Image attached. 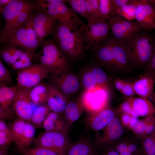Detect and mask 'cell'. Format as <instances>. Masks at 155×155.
<instances>
[{
  "instance_id": "obj_20",
  "label": "cell",
  "mask_w": 155,
  "mask_h": 155,
  "mask_svg": "<svg viewBox=\"0 0 155 155\" xmlns=\"http://www.w3.org/2000/svg\"><path fill=\"white\" fill-rule=\"evenodd\" d=\"M155 83V77L143 73L132 84L136 94L149 99L154 92Z\"/></svg>"
},
{
  "instance_id": "obj_14",
  "label": "cell",
  "mask_w": 155,
  "mask_h": 155,
  "mask_svg": "<svg viewBox=\"0 0 155 155\" xmlns=\"http://www.w3.org/2000/svg\"><path fill=\"white\" fill-rule=\"evenodd\" d=\"M50 84L58 89L67 97L76 92L80 84L77 76L68 72L57 74H51Z\"/></svg>"
},
{
  "instance_id": "obj_26",
  "label": "cell",
  "mask_w": 155,
  "mask_h": 155,
  "mask_svg": "<svg viewBox=\"0 0 155 155\" xmlns=\"http://www.w3.org/2000/svg\"><path fill=\"white\" fill-rule=\"evenodd\" d=\"M49 86V84L40 82L31 89L30 96L33 104H43L46 102Z\"/></svg>"
},
{
  "instance_id": "obj_15",
  "label": "cell",
  "mask_w": 155,
  "mask_h": 155,
  "mask_svg": "<svg viewBox=\"0 0 155 155\" xmlns=\"http://www.w3.org/2000/svg\"><path fill=\"white\" fill-rule=\"evenodd\" d=\"M36 4V2L28 0H11L2 13L5 24L0 36L8 31L13 21L21 13Z\"/></svg>"
},
{
  "instance_id": "obj_59",
  "label": "cell",
  "mask_w": 155,
  "mask_h": 155,
  "mask_svg": "<svg viewBox=\"0 0 155 155\" xmlns=\"http://www.w3.org/2000/svg\"><path fill=\"white\" fill-rule=\"evenodd\" d=\"M151 96H153V97H155V92Z\"/></svg>"
},
{
  "instance_id": "obj_50",
  "label": "cell",
  "mask_w": 155,
  "mask_h": 155,
  "mask_svg": "<svg viewBox=\"0 0 155 155\" xmlns=\"http://www.w3.org/2000/svg\"><path fill=\"white\" fill-rule=\"evenodd\" d=\"M132 116L125 113H121V122L122 125L128 127Z\"/></svg>"
},
{
  "instance_id": "obj_1",
  "label": "cell",
  "mask_w": 155,
  "mask_h": 155,
  "mask_svg": "<svg viewBox=\"0 0 155 155\" xmlns=\"http://www.w3.org/2000/svg\"><path fill=\"white\" fill-rule=\"evenodd\" d=\"M51 34L53 40L69 63L84 56L86 49L82 33L57 21Z\"/></svg>"
},
{
  "instance_id": "obj_19",
  "label": "cell",
  "mask_w": 155,
  "mask_h": 155,
  "mask_svg": "<svg viewBox=\"0 0 155 155\" xmlns=\"http://www.w3.org/2000/svg\"><path fill=\"white\" fill-rule=\"evenodd\" d=\"M123 132L120 121L115 116L105 127L104 132L98 140V143L104 145L109 144L118 139Z\"/></svg>"
},
{
  "instance_id": "obj_16",
  "label": "cell",
  "mask_w": 155,
  "mask_h": 155,
  "mask_svg": "<svg viewBox=\"0 0 155 155\" xmlns=\"http://www.w3.org/2000/svg\"><path fill=\"white\" fill-rule=\"evenodd\" d=\"M108 39L111 48L115 70L121 71L129 70L132 67L125 44L118 41L113 35H109Z\"/></svg>"
},
{
  "instance_id": "obj_28",
  "label": "cell",
  "mask_w": 155,
  "mask_h": 155,
  "mask_svg": "<svg viewBox=\"0 0 155 155\" xmlns=\"http://www.w3.org/2000/svg\"><path fill=\"white\" fill-rule=\"evenodd\" d=\"M51 111L47 104L37 107L32 113L30 122L35 128L42 127L44 121Z\"/></svg>"
},
{
  "instance_id": "obj_3",
  "label": "cell",
  "mask_w": 155,
  "mask_h": 155,
  "mask_svg": "<svg viewBox=\"0 0 155 155\" xmlns=\"http://www.w3.org/2000/svg\"><path fill=\"white\" fill-rule=\"evenodd\" d=\"M31 15L14 30L0 36V44L12 45L34 52L41 46L44 42L38 38L33 28Z\"/></svg>"
},
{
  "instance_id": "obj_7",
  "label": "cell",
  "mask_w": 155,
  "mask_h": 155,
  "mask_svg": "<svg viewBox=\"0 0 155 155\" xmlns=\"http://www.w3.org/2000/svg\"><path fill=\"white\" fill-rule=\"evenodd\" d=\"M109 96L108 87L98 86L90 91L85 90L80 103L83 108L91 113H94L106 107Z\"/></svg>"
},
{
  "instance_id": "obj_43",
  "label": "cell",
  "mask_w": 155,
  "mask_h": 155,
  "mask_svg": "<svg viewBox=\"0 0 155 155\" xmlns=\"http://www.w3.org/2000/svg\"><path fill=\"white\" fill-rule=\"evenodd\" d=\"M145 118L147 122L145 130L146 137L155 131V117L154 116H150L146 117Z\"/></svg>"
},
{
  "instance_id": "obj_40",
  "label": "cell",
  "mask_w": 155,
  "mask_h": 155,
  "mask_svg": "<svg viewBox=\"0 0 155 155\" xmlns=\"http://www.w3.org/2000/svg\"><path fill=\"white\" fill-rule=\"evenodd\" d=\"M12 78L7 69L0 59V83L5 85L10 84Z\"/></svg>"
},
{
  "instance_id": "obj_6",
  "label": "cell",
  "mask_w": 155,
  "mask_h": 155,
  "mask_svg": "<svg viewBox=\"0 0 155 155\" xmlns=\"http://www.w3.org/2000/svg\"><path fill=\"white\" fill-rule=\"evenodd\" d=\"M87 20L88 24L83 33L86 49L92 48L106 39L110 27L109 20L105 18Z\"/></svg>"
},
{
  "instance_id": "obj_54",
  "label": "cell",
  "mask_w": 155,
  "mask_h": 155,
  "mask_svg": "<svg viewBox=\"0 0 155 155\" xmlns=\"http://www.w3.org/2000/svg\"><path fill=\"white\" fill-rule=\"evenodd\" d=\"M9 145L0 146V155H7Z\"/></svg>"
},
{
  "instance_id": "obj_39",
  "label": "cell",
  "mask_w": 155,
  "mask_h": 155,
  "mask_svg": "<svg viewBox=\"0 0 155 155\" xmlns=\"http://www.w3.org/2000/svg\"><path fill=\"white\" fill-rule=\"evenodd\" d=\"M98 8L102 16L107 19L113 13V0H98Z\"/></svg>"
},
{
  "instance_id": "obj_53",
  "label": "cell",
  "mask_w": 155,
  "mask_h": 155,
  "mask_svg": "<svg viewBox=\"0 0 155 155\" xmlns=\"http://www.w3.org/2000/svg\"><path fill=\"white\" fill-rule=\"evenodd\" d=\"M138 120V117L132 116L128 126V128L130 129H132Z\"/></svg>"
},
{
  "instance_id": "obj_2",
  "label": "cell",
  "mask_w": 155,
  "mask_h": 155,
  "mask_svg": "<svg viewBox=\"0 0 155 155\" xmlns=\"http://www.w3.org/2000/svg\"><path fill=\"white\" fill-rule=\"evenodd\" d=\"M132 67L147 66L155 49V40L146 31L134 34L125 44Z\"/></svg>"
},
{
  "instance_id": "obj_30",
  "label": "cell",
  "mask_w": 155,
  "mask_h": 155,
  "mask_svg": "<svg viewBox=\"0 0 155 155\" xmlns=\"http://www.w3.org/2000/svg\"><path fill=\"white\" fill-rule=\"evenodd\" d=\"M83 108L80 103L68 102L64 112L68 123L71 124L77 121L81 115Z\"/></svg>"
},
{
  "instance_id": "obj_49",
  "label": "cell",
  "mask_w": 155,
  "mask_h": 155,
  "mask_svg": "<svg viewBox=\"0 0 155 155\" xmlns=\"http://www.w3.org/2000/svg\"><path fill=\"white\" fill-rule=\"evenodd\" d=\"M113 80L115 88L121 93L124 86L125 81L117 78H114Z\"/></svg>"
},
{
  "instance_id": "obj_24",
  "label": "cell",
  "mask_w": 155,
  "mask_h": 155,
  "mask_svg": "<svg viewBox=\"0 0 155 155\" xmlns=\"http://www.w3.org/2000/svg\"><path fill=\"white\" fill-rule=\"evenodd\" d=\"M68 124L59 114L52 111L44 121L42 127L45 131L66 133Z\"/></svg>"
},
{
  "instance_id": "obj_41",
  "label": "cell",
  "mask_w": 155,
  "mask_h": 155,
  "mask_svg": "<svg viewBox=\"0 0 155 155\" xmlns=\"http://www.w3.org/2000/svg\"><path fill=\"white\" fill-rule=\"evenodd\" d=\"M147 122L145 118L138 120L132 130L133 132L137 135H142L144 138L145 137V130Z\"/></svg>"
},
{
  "instance_id": "obj_5",
  "label": "cell",
  "mask_w": 155,
  "mask_h": 155,
  "mask_svg": "<svg viewBox=\"0 0 155 155\" xmlns=\"http://www.w3.org/2000/svg\"><path fill=\"white\" fill-rule=\"evenodd\" d=\"M35 1L40 7L57 20L83 34L86 24L65 3H49L43 0Z\"/></svg>"
},
{
  "instance_id": "obj_27",
  "label": "cell",
  "mask_w": 155,
  "mask_h": 155,
  "mask_svg": "<svg viewBox=\"0 0 155 155\" xmlns=\"http://www.w3.org/2000/svg\"><path fill=\"white\" fill-rule=\"evenodd\" d=\"M0 50V55L3 60L11 66L22 56L24 52L15 46L3 45Z\"/></svg>"
},
{
  "instance_id": "obj_52",
  "label": "cell",
  "mask_w": 155,
  "mask_h": 155,
  "mask_svg": "<svg viewBox=\"0 0 155 155\" xmlns=\"http://www.w3.org/2000/svg\"><path fill=\"white\" fill-rule=\"evenodd\" d=\"M101 155H119V153L112 148H106Z\"/></svg>"
},
{
  "instance_id": "obj_38",
  "label": "cell",
  "mask_w": 155,
  "mask_h": 155,
  "mask_svg": "<svg viewBox=\"0 0 155 155\" xmlns=\"http://www.w3.org/2000/svg\"><path fill=\"white\" fill-rule=\"evenodd\" d=\"M71 9L76 13H78L87 20L89 18L86 11L85 0H67Z\"/></svg>"
},
{
  "instance_id": "obj_18",
  "label": "cell",
  "mask_w": 155,
  "mask_h": 155,
  "mask_svg": "<svg viewBox=\"0 0 155 155\" xmlns=\"http://www.w3.org/2000/svg\"><path fill=\"white\" fill-rule=\"evenodd\" d=\"M115 112L112 108L106 107L91 113L88 119L90 127L94 131H98L105 128L115 116Z\"/></svg>"
},
{
  "instance_id": "obj_12",
  "label": "cell",
  "mask_w": 155,
  "mask_h": 155,
  "mask_svg": "<svg viewBox=\"0 0 155 155\" xmlns=\"http://www.w3.org/2000/svg\"><path fill=\"white\" fill-rule=\"evenodd\" d=\"M37 146L57 150L66 151L69 147L65 133L45 131L41 133L34 140Z\"/></svg>"
},
{
  "instance_id": "obj_57",
  "label": "cell",
  "mask_w": 155,
  "mask_h": 155,
  "mask_svg": "<svg viewBox=\"0 0 155 155\" xmlns=\"http://www.w3.org/2000/svg\"><path fill=\"white\" fill-rule=\"evenodd\" d=\"M149 99L150 100H151L152 102L155 104V97L151 96Z\"/></svg>"
},
{
  "instance_id": "obj_25",
  "label": "cell",
  "mask_w": 155,
  "mask_h": 155,
  "mask_svg": "<svg viewBox=\"0 0 155 155\" xmlns=\"http://www.w3.org/2000/svg\"><path fill=\"white\" fill-rule=\"evenodd\" d=\"M16 92V86L8 87L0 83V107L11 114H14L11 106Z\"/></svg>"
},
{
  "instance_id": "obj_17",
  "label": "cell",
  "mask_w": 155,
  "mask_h": 155,
  "mask_svg": "<svg viewBox=\"0 0 155 155\" xmlns=\"http://www.w3.org/2000/svg\"><path fill=\"white\" fill-rule=\"evenodd\" d=\"M83 75L82 82L85 90L90 91L98 86H108L107 75L100 67L90 68Z\"/></svg>"
},
{
  "instance_id": "obj_9",
  "label": "cell",
  "mask_w": 155,
  "mask_h": 155,
  "mask_svg": "<svg viewBox=\"0 0 155 155\" xmlns=\"http://www.w3.org/2000/svg\"><path fill=\"white\" fill-rule=\"evenodd\" d=\"M50 73L48 69L42 64H32L26 69L17 71V85L31 88L43 79L48 77Z\"/></svg>"
},
{
  "instance_id": "obj_31",
  "label": "cell",
  "mask_w": 155,
  "mask_h": 155,
  "mask_svg": "<svg viewBox=\"0 0 155 155\" xmlns=\"http://www.w3.org/2000/svg\"><path fill=\"white\" fill-rule=\"evenodd\" d=\"M35 132V127L30 122H26L22 141L17 149L20 152L22 153L28 148L34 138Z\"/></svg>"
},
{
  "instance_id": "obj_51",
  "label": "cell",
  "mask_w": 155,
  "mask_h": 155,
  "mask_svg": "<svg viewBox=\"0 0 155 155\" xmlns=\"http://www.w3.org/2000/svg\"><path fill=\"white\" fill-rule=\"evenodd\" d=\"M0 117L2 119H13L15 118V115L5 111L0 107Z\"/></svg>"
},
{
  "instance_id": "obj_4",
  "label": "cell",
  "mask_w": 155,
  "mask_h": 155,
  "mask_svg": "<svg viewBox=\"0 0 155 155\" xmlns=\"http://www.w3.org/2000/svg\"><path fill=\"white\" fill-rule=\"evenodd\" d=\"M41 47L39 55L40 63L44 65L51 74L68 72L70 63L53 40H46Z\"/></svg>"
},
{
  "instance_id": "obj_60",
  "label": "cell",
  "mask_w": 155,
  "mask_h": 155,
  "mask_svg": "<svg viewBox=\"0 0 155 155\" xmlns=\"http://www.w3.org/2000/svg\"><path fill=\"white\" fill-rule=\"evenodd\" d=\"M154 29L155 30V27H154Z\"/></svg>"
},
{
  "instance_id": "obj_13",
  "label": "cell",
  "mask_w": 155,
  "mask_h": 155,
  "mask_svg": "<svg viewBox=\"0 0 155 155\" xmlns=\"http://www.w3.org/2000/svg\"><path fill=\"white\" fill-rule=\"evenodd\" d=\"M152 2V0H131L130 1L137 6L135 18L146 30L155 27V10Z\"/></svg>"
},
{
  "instance_id": "obj_35",
  "label": "cell",
  "mask_w": 155,
  "mask_h": 155,
  "mask_svg": "<svg viewBox=\"0 0 155 155\" xmlns=\"http://www.w3.org/2000/svg\"><path fill=\"white\" fill-rule=\"evenodd\" d=\"M136 10V5L128 3L118 9L114 16L122 17L125 20L131 21L135 18Z\"/></svg>"
},
{
  "instance_id": "obj_10",
  "label": "cell",
  "mask_w": 155,
  "mask_h": 155,
  "mask_svg": "<svg viewBox=\"0 0 155 155\" xmlns=\"http://www.w3.org/2000/svg\"><path fill=\"white\" fill-rule=\"evenodd\" d=\"M16 92L11 106L12 110L18 118L28 122H30L34 110L30 96L31 88L16 86Z\"/></svg>"
},
{
  "instance_id": "obj_23",
  "label": "cell",
  "mask_w": 155,
  "mask_h": 155,
  "mask_svg": "<svg viewBox=\"0 0 155 155\" xmlns=\"http://www.w3.org/2000/svg\"><path fill=\"white\" fill-rule=\"evenodd\" d=\"M126 100L138 116L146 117L154 116L155 114V107L148 99L132 97H128Z\"/></svg>"
},
{
  "instance_id": "obj_34",
  "label": "cell",
  "mask_w": 155,
  "mask_h": 155,
  "mask_svg": "<svg viewBox=\"0 0 155 155\" xmlns=\"http://www.w3.org/2000/svg\"><path fill=\"white\" fill-rule=\"evenodd\" d=\"M14 142L10 128L7 125L5 122L0 119V146L10 145Z\"/></svg>"
},
{
  "instance_id": "obj_8",
  "label": "cell",
  "mask_w": 155,
  "mask_h": 155,
  "mask_svg": "<svg viewBox=\"0 0 155 155\" xmlns=\"http://www.w3.org/2000/svg\"><path fill=\"white\" fill-rule=\"evenodd\" d=\"M107 19L109 20L113 36L124 44L133 35L144 29L137 22L129 21L120 16H110Z\"/></svg>"
},
{
  "instance_id": "obj_42",
  "label": "cell",
  "mask_w": 155,
  "mask_h": 155,
  "mask_svg": "<svg viewBox=\"0 0 155 155\" xmlns=\"http://www.w3.org/2000/svg\"><path fill=\"white\" fill-rule=\"evenodd\" d=\"M118 110L121 113H126L132 117H139L133 110L129 103L127 100L119 105Z\"/></svg>"
},
{
  "instance_id": "obj_46",
  "label": "cell",
  "mask_w": 155,
  "mask_h": 155,
  "mask_svg": "<svg viewBox=\"0 0 155 155\" xmlns=\"http://www.w3.org/2000/svg\"><path fill=\"white\" fill-rule=\"evenodd\" d=\"M143 73L148 74L155 78V49L149 63Z\"/></svg>"
},
{
  "instance_id": "obj_11",
  "label": "cell",
  "mask_w": 155,
  "mask_h": 155,
  "mask_svg": "<svg viewBox=\"0 0 155 155\" xmlns=\"http://www.w3.org/2000/svg\"><path fill=\"white\" fill-rule=\"evenodd\" d=\"M31 20L35 32L43 42L46 37L51 34L57 21L40 7L32 13Z\"/></svg>"
},
{
  "instance_id": "obj_44",
  "label": "cell",
  "mask_w": 155,
  "mask_h": 155,
  "mask_svg": "<svg viewBox=\"0 0 155 155\" xmlns=\"http://www.w3.org/2000/svg\"><path fill=\"white\" fill-rule=\"evenodd\" d=\"M121 93L125 96L132 97L136 94L134 89L133 84L128 81H125L124 87Z\"/></svg>"
},
{
  "instance_id": "obj_29",
  "label": "cell",
  "mask_w": 155,
  "mask_h": 155,
  "mask_svg": "<svg viewBox=\"0 0 155 155\" xmlns=\"http://www.w3.org/2000/svg\"><path fill=\"white\" fill-rule=\"evenodd\" d=\"M65 155H97L96 152L88 143L78 142L68 148Z\"/></svg>"
},
{
  "instance_id": "obj_45",
  "label": "cell",
  "mask_w": 155,
  "mask_h": 155,
  "mask_svg": "<svg viewBox=\"0 0 155 155\" xmlns=\"http://www.w3.org/2000/svg\"><path fill=\"white\" fill-rule=\"evenodd\" d=\"M32 61H23L18 60L11 66L12 69L17 71L26 69L32 64Z\"/></svg>"
},
{
  "instance_id": "obj_32",
  "label": "cell",
  "mask_w": 155,
  "mask_h": 155,
  "mask_svg": "<svg viewBox=\"0 0 155 155\" xmlns=\"http://www.w3.org/2000/svg\"><path fill=\"white\" fill-rule=\"evenodd\" d=\"M26 123L25 120L18 118L13 121L10 128L17 149L22 141Z\"/></svg>"
},
{
  "instance_id": "obj_55",
  "label": "cell",
  "mask_w": 155,
  "mask_h": 155,
  "mask_svg": "<svg viewBox=\"0 0 155 155\" xmlns=\"http://www.w3.org/2000/svg\"><path fill=\"white\" fill-rule=\"evenodd\" d=\"M46 3H65L67 0H43Z\"/></svg>"
},
{
  "instance_id": "obj_22",
  "label": "cell",
  "mask_w": 155,
  "mask_h": 155,
  "mask_svg": "<svg viewBox=\"0 0 155 155\" xmlns=\"http://www.w3.org/2000/svg\"><path fill=\"white\" fill-rule=\"evenodd\" d=\"M99 64L115 70L113 54L111 45L107 38L92 48Z\"/></svg>"
},
{
  "instance_id": "obj_56",
  "label": "cell",
  "mask_w": 155,
  "mask_h": 155,
  "mask_svg": "<svg viewBox=\"0 0 155 155\" xmlns=\"http://www.w3.org/2000/svg\"><path fill=\"white\" fill-rule=\"evenodd\" d=\"M11 0H0V7L5 8L11 2Z\"/></svg>"
},
{
  "instance_id": "obj_36",
  "label": "cell",
  "mask_w": 155,
  "mask_h": 155,
  "mask_svg": "<svg viewBox=\"0 0 155 155\" xmlns=\"http://www.w3.org/2000/svg\"><path fill=\"white\" fill-rule=\"evenodd\" d=\"M85 3L89 19L99 20L104 18L102 16L99 11L98 0H85Z\"/></svg>"
},
{
  "instance_id": "obj_21",
  "label": "cell",
  "mask_w": 155,
  "mask_h": 155,
  "mask_svg": "<svg viewBox=\"0 0 155 155\" xmlns=\"http://www.w3.org/2000/svg\"><path fill=\"white\" fill-rule=\"evenodd\" d=\"M50 84L46 103L52 111L58 114L64 112L68 103V97L58 89Z\"/></svg>"
},
{
  "instance_id": "obj_48",
  "label": "cell",
  "mask_w": 155,
  "mask_h": 155,
  "mask_svg": "<svg viewBox=\"0 0 155 155\" xmlns=\"http://www.w3.org/2000/svg\"><path fill=\"white\" fill-rule=\"evenodd\" d=\"M34 53L33 52L25 51L18 60L26 61H32Z\"/></svg>"
},
{
  "instance_id": "obj_33",
  "label": "cell",
  "mask_w": 155,
  "mask_h": 155,
  "mask_svg": "<svg viewBox=\"0 0 155 155\" xmlns=\"http://www.w3.org/2000/svg\"><path fill=\"white\" fill-rule=\"evenodd\" d=\"M67 150L59 151L36 146L34 148H28L22 154L24 155H65Z\"/></svg>"
},
{
  "instance_id": "obj_37",
  "label": "cell",
  "mask_w": 155,
  "mask_h": 155,
  "mask_svg": "<svg viewBox=\"0 0 155 155\" xmlns=\"http://www.w3.org/2000/svg\"><path fill=\"white\" fill-rule=\"evenodd\" d=\"M141 147L145 155H155V131L144 138Z\"/></svg>"
},
{
  "instance_id": "obj_58",
  "label": "cell",
  "mask_w": 155,
  "mask_h": 155,
  "mask_svg": "<svg viewBox=\"0 0 155 155\" xmlns=\"http://www.w3.org/2000/svg\"><path fill=\"white\" fill-rule=\"evenodd\" d=\"M152 4L155 6V0H152Z\"/></svg>"
},
{
  "instance_id": "obj_47",
  "label": "cell",
  "mask_w": 155,
  "mask_h": 155,
  "mask_svg": "<svg viewBox=\"0 0 155 155\" xmlns=\"http://www.w3.org/2000/svg\"><path fill=\"white\" fill-rule=\"evenodd\" d=\"M113 13L111 16H114L116 14L117 10L121 7L127 4L130 0H113Z\"/></svg>"
}]
</instances>
